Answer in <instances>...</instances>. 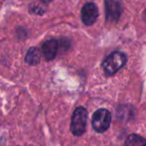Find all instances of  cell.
Instances as JSON below:
<instances>
[{
	"label": "cell",
	"instance_id": "cell-7",
	"mask_svg": "<svg viewBox=\"0 0 146 146\" xmlns=\"http://www.w3.org/2000/svg\"><path fill=\"white\" fill-rule=\"evenodd\" d=\"M41 55L40 51L35 47H31L26 53V57H25V61L30 65H36L40 62Z\"/></svg>",
	"mask_w": 146,
	"mask_h": 146
},
{
	"label": "cell",
	"instance_id": "cell-1",
	"mask_svg": "<svg viewBox=\"0 0 146 146\" xmlns=\"http://www.w3.org/2000/svg\"><path fill=\"white\" fill-rule=\"evenodd\" d=\"M126 63V56L124 53L114 51L109 54L102 62V67L107 75H113L119 71Z\"/></svg>",
	"mask_w": 146,
	"mask_h": 146
},
{
	"label": "cell",
	"instance_id": "cell-5",
	"mask_svg": "<svg viewBox=\"0 0 146 146\" xmlns=\"http://www.w3.org/2000/svg\"><path fill=\"white\" fill-rule=\"evenodd\" d=\"M121 4L118 0H105L106 20L108 22H116L121 14Z\"/></svg>",
	"mask_w": 146,
	"mask_h": 146
},
{
	"label": "cell",
	"instance_id": "cell-2",
	"mask_svg": "<svg viewBox=\"0 0 146 146\" xmlns=\"http://www.w3.org/2000/svg\"><path fill=\"white\" fill-rule=\"evenodd\" d=\"M87 110L84 107H78L75 109L71 118L70 129L75 136H80L85 132L87 125Z\"/></svg>",
	"mask_w": 146,
	"mask_h": 146
},
{
	"label": "cell",
	"instance_id": "cell-3",
	"mask_svg": "<svg viewBox=\"0 0 146 146\" xmlns=\"http://www.w3.org/2000/svg\"><path fill=\"white\" fill-rule=\"evenodd\" d=\"M111 124V113L107 109H98L92 116V127L98 133L105 132Z\"/></svg>",
	"mask_w": 146,
	"mask_h": 146
},
{
	"label": "cell",
	"instance_id": "cell-6",
	"mask_svg": "<svg viewBox=\"0 0 146 146\" xmlns=\"http://www.w3.org/2000/svg\"><path fill=\"white\" fill-rule=\"evenodd\" d=\"M58 52V42L55 39H49L42 45V53L47 61H51L56 57Z\"/></svg>",
	"mask_w": 146,
	"mask_h": 146
},
{
	"label": "cell",
	"instance_id": "cell-4",
	"mask_svg": "<svg viewBox=\"0 0 146 146\" xmlns=\"http://www.w3.org/2000/svg\"><path fill=\"white\" fill-rule=\"evenodd\" d=\"M98 17V9L94 3H85L81 9V19L82 22L87 26L94 24Z\"/></svg>",
	"mask_w": 146,
	"mask_h": 146
},
{
	"label": "cell",
	"instance_id": "cell-8",
	"mask_svg": "<svg viewBox=\"0 0 146 146\" xmlns=\"http://www.w3.org/2000/svg\"><path fill=\"white\" fill-rule=\"evenodd\" d=\"M124 146H146V139L137 134H131L127 137Z\"/></svg>",
	"mask_w": 146,
	"mask_h": 146
},
{
	"label": "cell",
	"instance_id": "cell-9",
	"mask_svg": "<svg viewBox=\"0 0 146 146\" xmlns=\"http://www.w3.org/2000/svg\"><path fill=\"white\" fill-rule=\"evenodd\" d=\"M41 1L44 3H48V2H50V1H52V0H41Z\"/></svg>",
	"mask_w": 146,
	"mask_h": 146
}]
</instances>
